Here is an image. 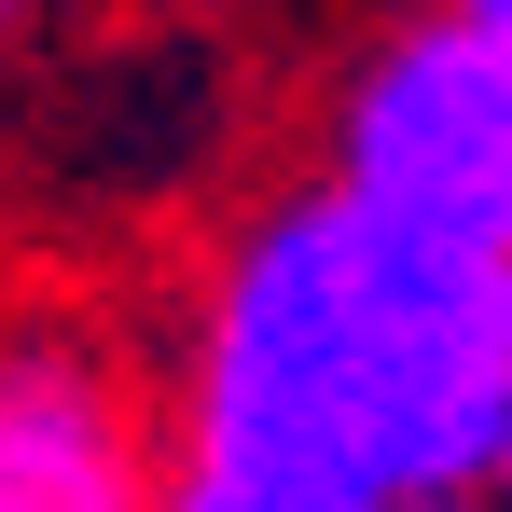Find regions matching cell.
<instances>
[{
	"label": "cell",
	"instance_id": "obj_1",
	"mask_svg": "<svg viewBox=\"0 0 512 512\" xmlns=\"http://www.w3.org/2000/svg\"><path fill=\"white\" fill-rule=\"evenodd\" d=\"M512 263L291 180L250 208L180 333L167 512H402L499 499Z\"/></svg>",
	"mask_w": 512,
	"mask_h": 512
},
{
	"label": "cell",
	"instance_id": "obj_2",
	"mask_svg": "<svg viewBox=\"0 0 512 512\" xmlns=\"http://www.w3.org/2000/svg\"><path fill=\"white\" fill-rule=\"evenodd\" d=\"M319 180L443 250L512 263V42H485L443 0L374 28L319 111Z\"/></svg>",
	"mask_w": 512,
	"mask_h": 512
},
{
	"label": "cell",
	"instance_id": "obj_3",
	"mask_svg": "<svg viewBox=\"0 0 512 512\" xmlns=\"http://www.w3.org/2000/svg\"><path fill=\"white\" fill-rule=\"evenodd\" d=\"M0 512H167V416L84 319L0 333Z\"/></svg>",
	"mask_w": 512,
	"mask_h": 512
},
{
	"label": "cell",
	"instance_id": "obj_4",
	"mask_svg": "<svg viewBox=\"0 0 512 512\" xmlns=\"http://www.w3.org/2000/svg\"><path fill=\"white\" fill-rule=\"evenodd\" d=\"M443 14H471L485 42H512V0H443Z\"/></svg>",
	"mask_w": 512,
	"mask_h": 512
},
{
	"label": "cell",
	"instance_id": "obj_5",
	"mask_svg": "<svg viewBox=\"0 0 512 512\" xmlns=\"http://www.w3.org/2000/svg\"><path fill=\"white\" fill-rule=\"evenodd\" d=\"M402 512H499V499H402Z\"/></svg>",
	"mask_w": 512,
	"mask_h": 512
},
{
	"label": "cell",
	"instance_id": "obj_6",
	"mask_svg": "<svg viewBox=\"0 0 512 512\" xmlns=\"http://www.w3.org/2000/svg\"><path fill=\"white\" fill-rule=\"evenodd\" d=\"M499 512H512V457H499Z\"/></svg>",
	"mask_w": 512,
	"mask_h": 512
},
{
	"label": "cell",
	"instance_id": "obj_7",
	"mask_svg": "<svg viewBox=\"0 0 512 512\" xmlns=\"http://www.w3.org/2000/svg\"><path fill=\"white\" fill-rule=\"evenodd\" d=\"M0 28H14V0H0Z\"/></svg>",
	"mask_w": 512,
	"mask_h": 512
}]
</instances>
